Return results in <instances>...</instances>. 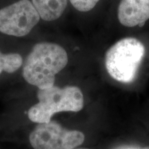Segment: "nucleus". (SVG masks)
Here are the masks:
<instances>
[{
  "mask_svg": "<svg viewBox=\"0 0 149 149\" xmlns=\"http://www.w3.org/2000/svg\"><path fill=\"white\" fill-rule=\"evenodd\" d=\"M144 53V46L137 39H122L106 53L105 65L107 72L117 81L130 82L137 74Z\"/></svg>",
  "mask_w": 149,
  "mask_h": 149,
  "instance_id": "3",
  "label": "nucleus"
},
{
  "mask_svg": "<svg viewBox=\"0 0 149 149\" xmlns=\"http://www.w3.org/2000/svg\"><path fill=\"white\" fill-rule=\"evenodd\" d=\"M117 15L124 26H142L149 19V0H121Z\"/></svg>",
  "mask_w": 149,
  "mask_h": 149,
  "instance_id": "6",
  "label": "nucleus"
},
{
  "mask_svg": "<svg viewBox=\"0 0 149 149\" xmlns=\"http://www.w3.org/2000/svg\"><path fill=\"white\" fill-rule=\"evenodd\" d=\"M68 64V55L58 44L42 42L35 44L27 56L23 67V77L39 89L53 86L55 76Z\"/></svg>",
  "mask_w": 149,
  "mask_h": 149,
  "instance_id": "1",
  "label": "nucleus"
},
{
  "mask_svg": "<svg viewBox=\"0 0 149 149\" xmlns=\"http://www.w3.org/2000/svg\"><path fill=\"white\" fill-rule=\"evenodd\" d=\"M23 59L18 53L3 54L0 52V74L3 71L13 73L22 66Z\"/></svg>",
  "mask_w": 149,
  "mask_h": 149,
  "instance_id": "8",
  "label": "nucleus"
},
{
  "mask_svg": "<svg viewBox=\"0 0 149 149\" xmlns=\"http://www.w3.org/2000/svg\"><path fill=\"white\" fill-rule=\"evenodd\" d=\"M72 149H89V148H72Z\"/></svg>",
  "mask_w": 149,
  "mask_h": 149,
  "instance_id": "11",
  "label": "nucleus"
},
{
  "mask_svg": "<svg viewBox=\"0 0 149 149\" xmlns=\"http://www.w3.org/2000/svg\"><path fill=\"white\" fill-rule=\"evenodd\" d=\"M85 136L79 130H70L51 121L39 124L29 136L34 149H72L84 141Z\"/></svg>",
  "mask_w": 149,
  "mask_h": 149,
  "instance_id": "4",
  "label": "nucleus"
},
{
  "mask_svg": "<svg viewBox=\"0 0 149 149\" xmlns=\"http://www.w3.org/2000/svg\"><path fill=\"white\" fill-rule=\"evenodd\" d=\"M37 98L38 103L28 111L29 120L37 124L50 122L57 113L79 112L84 107L83 93L74 86L64 88L53 86L49 88L39 89Z\"/></svg>",
  "mask_w": 149,
  "mask_h": 149,
  "instance_id": "2",
  "label": "nucleus"
},
{
  "mask_svg": "<svg viewBox=\"0 0 149 149\" xmlns=\"http://www.w3.org/2000/svg\"><path fill=\"white\" fill-rule=\"evenodd\" d=\"M40 16L29 0H19L0 10V32L15 37L29 34Z\"/></svg>",
  "mask_w": 149,
  "mask_h": 149,
  "instance_id": "5",
  "label": "nucleus"
},
{
  "mask_svg": "<svg viewBox=\"0 0 149 149\" xmlns=\"http://www.w3.org/2000/svg\"><path fill=\"white\" fill-rule=\"evenodd\" d=\"M100 0H70L73 7L81 12H88L95 6Z\"/></svg>",
  "mask_w": 149,
  "mask_h": 149,
  "instance_id": "9",
  "label": "nucleus"
},
{
  "mask_svg": "<svg viewBox=\"0 0 149 149\" xmlns=\"http://www.w3.org/2000/svg\"><path fill=\"white\" fill-rule=\"evenodd\" d=\"M142 149H149V146L145 147V148H142Z\"/></svg>",
  "mask_w": 149,
  "mask_h": 149,
  "instance_id": "10",
  "label": "nucleus"
},
{
  "mask_svg": "<svg viewBox=\"0 0 149 149\" xmlns=\"http://www.w3.org/2000/svg\"><path fill=\"white\" fill-rule=\"evenodd\" d=\"M40 18L47 22L57 19L67 6V0H32Z\"/></svg>",
  "mask_w": 149,
  "mask_h": 149,
  "instance_id": "7",
  "label": "nucleus"
}]
</instances>
